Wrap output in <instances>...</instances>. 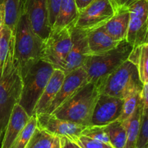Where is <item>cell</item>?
Segmentation results:
<instances>
[{"mask_svg":"<svg viewBox=\"0 0 148 148\" xmlns=\"http://www.w3.org/2000/svg\"><path fill=\"white\" fill-rule=\"evenodd\" d=\"M56 148H61V147H60V145H59V147H56Z\"/></svg>","mask_w":148,"mask_h":148,"instance_id":"f35d334b","label":"cell"},{"mask_svg":"<svg viewBox=\"0 0 148 148\" xmlns=\"http://www.w3.org/2000/svg\"><path fill=\"white\" fill-rule=\"evenodd\" d=\"M79 15L75 0H62L52 29H62L75 25Z\"/></svg>","mask_w":148,"mask_h":148,"instance_id":"d6986e66","label":"cell"},{"mask_svg":"<svg viewBox=\"0 0 148 148\" xmlns=\"http://www.w3.org/2000/svg\"><path fill=\"white\" fill-rule=\"evenodd\" d=\"M4 7H3L2 3L0 2V29L1 26L4 24Z\"/></svg>","mask_w":148,"mask_h":148,"instance_id":"d590c367","label":"cell"},{"mask_svg":"<svg viewBox=\"0 0 148 148\" xmlns=\"http://www.w3.org/2000/svg\"><path fill=\"white\" fill-rule=\"evenodd\" d=\"M130 21V11L128 8L118 10L114 16L103 25L107 33L115 40H126Z\"/></svg>","mask_w":148,"mask_h":148,"instance_id":"ac0fdd59","label":"cell"},{"mask_svg":"<svg viewBox=\"0 0 148 148\" xmlns=\"http://www.w3.org/2000/svg\"><path fill=\"white\" fill-rule=\"evenodd\" d=\"M93 1H95V0H75L79 12L83 10L84 8H85L87 6L89 5Z\"/></svg>","mask_w":148,"mask_h":148,"instance_id":"e575fe53","label":"cell"},{"mask_svg":"<svg viewBox=\"0 0 148 148\" xmlns=\"http://www.w3.org/2000/svg\"><path fill=\"white\" fill-rule=\"evenodd\" d=\"M82 148H114L102 142L93 140L85 135H79L75 140Z\"/></svg>","mask_w":148,"mask_h":148,"instance_id":"f546056e","label":"cell"},{"mask_svg":"<svg viewBox=\"0 0 148 148\" xmlns=\"http://www.w3.org/2000/svg\"><path fill=\"white\" fill-rule=\"evenodd\" d=\"M22 77L14 62V46L0 69V147L13 108L18 103Z\"/></svg>","mask_w":148,"mask_h":148,"instance_id":"7a4b0ae2","label":"cell"},{"mask_svg":"<svg viewBox=\"0 0 148 148\" xmlns=\"http://www.w3.org/2000/svg\"><path fill=\"white\" fill-rule=\"evenodd\" d=\"M4 12V24L14 33L18 19L22 12L23 0H0Z\"/></svg>","mask_w":148,"mask_h":148,"instance_id":"603a6c76","label":"cell"},{"mask_svg":"<svg viewBox=\"0 0 148 148\" xmlns=\"http://www.w3.org/2000/svg\"><path fill=\"white\" fill-rule=\"evenodd\" d=\"M60 145V138L37 127L25 148H56Z\"/></svg>","mask_w":148,"mask_h":148,"instance_id":"7402d4cb","label":"cell"},{"mask_svg":"<svg viewBox=\"0 0 148 148\" xmlns=\"http://www.w3.org/2000/svg\"><path fill=\"white\" fill-rule=\"evenodd\" d=\"M71 47L70 27L52 29L44 41L40 59L51 64L54 69H63Z\"/></svg>","mask_w":148,"mask_h":148,"instance_id":"52a82bcc","label":"cell"},{"mask_svg":"<svg viewBox=\"0 0 148 148\" xmlns=\"http://www.w3.org/2000/svg\"><path fill=\"white\" fill-rule=\"evenodd\" d=\"M44 40L35 33L22 10L14 32V62L21 77L40 60Z\"/></svg>","mask_w":148,"mask_h":148,"instance_id":"6da1fadb","label":"cell"},{"mask_svg":"<svg viewBox=\"0 0 148 148\" xmlns=\"http://www.w3.org/2000/svg\"><path fill=\"white\" fill-rule=\"evenodd\" d=\"M146 43H148V19H147V38H146Z\"/></svg>","mask_w":148,"mask_h":148,"instance_id":"8d00e7d4","label":"cell"},{"mask_svg":"<svg viewBox=\"0 0 148 148\" xmlns=\"http://www.w3.org/2000/svg\"><path fill=\"white\" fill-rule=\"evenodd\" d=\"M115 13L111 0H95L79 12L74 26L89 31L103 26Z\"/></svg>","mask_w":148,"mask_h":148,"instance_id":"ba28073f","label":"cell"},{"mask_svg":"<svg viewBox=\"0 0 148 148\" xmlns=\"http://www.w3.org/2000/svg\"><path fill=\"white\" fill-rule=\"evenodd\" d=\"M65 74L62 69H53L51 76L36 104L33 115H38L46 113L51 103L59 92Z\"/></svg>","mask_w":148,"mask_h":148,"instance_id":"2e32d148","label":"cell"},{"mask_svg":"<svg viewBox=\"0 0 148 148\" xmlns=\"http://www.w3.org/2000/svg\"><path fill=\"white\" fill-rule=\"evenodd\" d=\"M100 94L97 84L88 82L51 114L61 119L89 127Z\"/></svg>","mask_w":148,"mask_h":148,"instance_id":"3957f363","label":"cell"},{"mask_svg":"<svg viewBox=\"0 0 148 148\" xmlns=\"http://www.w3.org/2000/svg\"><path fill=\"white\" fill-rule=\"evenodd\" d=\"M81 134L93 139V140L102 142L112 147L108 134H107L104 127H98V126L86 127L82 130Z\"/></svg>","mask_w":148,"mask_h":148,"instance_id":"83f0119b","label":"cell"},{"mask_svg":"<svg viewBox=\"0 0 148 148\" xmlns=\"http://www.w3.org/2000/svg\"><path fill=\"white\" fill-rule=\"evenodd\" d=\"M30 118V116L21 106L18 103L14 106L7 123L0 148H10L12 147L19 133L25 127Z\"/></svg>","mask_w":148,"mask_h":148,"instance_id":"9a60e30c","label":"cell"},{"mask_svg":"<svg viewBox=\"0 0 148 148\" xmlns=\"http://www.w3.org/2000/svg\"><path fill=\"white\" fill-rule=\"evenodd\" d=\"M22 10L35 33L45 41L52 30L47 0H23Z\"/></svg>","mask_w":148,"mask_h":148,"instance_id":"30bf717a","label":"cell"},{"mask_svg":"<svg viewBox=\"0 0 148 148\" xmlns=\"http://www.w3.org/2000/svg\"><path fill=\"white\" fill-rule=\"evenodd\" d=\"M148 144V107L143 108L140 133L136 148H145Z\"/></svg>","mask_w":148,"mask_h":148,"instance_id":"f1b7e54d","label":"cell"},{"mask_svg":"<svg viewBox=\"0 0 148 148\" xmlns=\"http://www.w3.org/2000/svg\"><path fill=\"white\" fill-rule=\"evenodd\" d=\"M143 111V105L141 102L134 112L128 119H127L125 121H121L125 127L127 132V143L125 148H136L140 133Z\"/></svg>","mask_w":148,"mask_h":148,"instance_id":"ffe728a7","label":"cell"},{"mask_svg":"<svg viewBox=\"0 0 148 148\" xmlns=\"http://www.w3.org/2000/svg\"><path fill=\"white\" fill-rule=\"evenodd\" d=\"M72 47L66 56L64 66L62 70L65 75L83 67L90 54L88 41V30L77 28L75 26L70 27Z\"/></svg>","mask_w":148,"mask_h":148,"instance_id":"8fae6325","label":"cell"},{"mask_svg":"<svg viewBox=\"0 0 148 148\" xmlns=\"http://www.w3.org/2000/svg\"><path fill=\"white\" fill-rule=\"evenodd\" d=\"M128 9L130 21L126 40L134 48L146 43L148 0H137Z\"/></svg>","mask_w":148,"mask_h":148,"instance_id":"9c48e42d","label":"cell"},{"mask_svg":"<svg viewBox=\"0 0 148 148\" xmlns=\"http://www.w3.org/2000/svg\"><path fill=\"white\" fill-rule=\"evenodd\" d=\"M124 99L100 94L96 101L90 126L104 127L119 119Z\"/></svg>","mask_w":148,"mask_h":148,"instance_id":"7c38bea8","label":"cell"},{"mask_svg":"<svg viewBox=\"0 0 148 148\" xmlns=\"http://www.w3.org/2000/svg\"><path fill=\"white\" fill-rule=\"evenodd\" d=\"M53 66L40 60L32 65L22 77V90L18 104L30 116L34 114L36 106L53 72Z\"/></svg>","mask_w":148,"mask_h":148,"instance_id":"5b68a950","label":"cell"},{"mask_svg":"<svg viewBox=\"0 0 148 148\" xmlns=\"http://www.w3.org/2000/svg\"><path fill=\"white\" fill-rule=\"evenodd\" d=\"M62 1V0H47L49 21H50L51 25V27H53V24L55 23Z\"/></svg>","mask_w":148,"mask_h":148,"instance_id":"4dcf8cb0","label":"cell"},{"mask_svg":"<svg viewBox=\"0 0 148 148\" xmlns=\"http://www.w3.org/2000/svg\"><path fill=\"white\" fill-rule=\"evenodd\" d=\"M13 46L14 33L4 23L0 29V69H3L7 56Z\"/></svg>","mask_w":148,"mask_h":148,"instance_id":"d4e9b609","label":"cell"},{"mask_svg":"<svg viewBox=\"0 0 148 148\" xmlns=\"http://www.w3.org/2000/svg\"><path fill=\"white\" fill-rule=\"evenodd\" d=\"M141 100L143 108L148 107V82L143 83V89L141 91Z\"/></svg>","mask_w":148,"mask_h":148,"instance_id":"836d02e7","label":"cell"},{"mask_svg":"<svg viewBox=\"0 0 148 148\" xmlns=\"http://www.w3.org/2000/svg\"><path fill=\"white\" fill-rule=\"evenodd\" d=\"M145 148H148V144L147 145V146H146V147H145Z\"/></svg>","mask_w":148,"mask_h":148,"instance_id":"74e56055","label":"cell"},{"mask_svg":"<svg viewBox=\"0 0 148 148\" xmlns=\"http://www.w3.org/2000/svg\"><path fill=\"white\" fill-rule=\"evenodd\" d=\"M97 85L101 94L124 99L134 92H141L143 83L137 66L127 60Z\"/></svg>","mask_w":148,"mask_h":148,"instance_id":"8992f818","label":"cell"},{"mask_svg":"<svg viewBox=\"0 0 148 148\" xmlns=\"http://www.w3.org/2000/svg\"><path fill=\"white\" fill-rule=\"evenodd\" d=\"M88 41L90 55L100 54L111 50L121 42L114 40L103 26L88 31Z\"/></svg>","mask_w":148,"mask_h":148,"instance_id":"e0dca14e","label":"cell"},{"mask_svg":"<svg viewBox=\"0 0 148 148\" xmlns=\"http://www.w3.org/2000/svg\"><path fill=\"white\" fill-rule=\"evenodd\" d=\"M133 48L127 40H124L111 50L88 56L82 67L86 71L88 82L97 85L101 83L128 60Z\"/></svg>","mask_w":148,"mask_h":148,"instance_id":"277c9868","label":"cell"},{"mask_svg":"<svg viewBox=\"0 0 148 148\" xmlns=\"http://www.w3.org/2000/svg\"><path fill=\"white\" fill-rule=\"evenodd\" d=\"M108 134L111 145L114 148H125L127 143V132L121 121H117L104 126Z\"/></svg>","mask_w":148,"mask_h":148,"instance_id":"cb8c5ba5","label":"cell"},{"mask_svg":"<svg viewBox=\"0 0 148 148\" xmlns=\"http://www.w3.org/2000/svg\"><path fill=\"white\" fill-rule=\"evenodd\" d=\"M137 0H111L116 12L118 10L123 8H128L132 3Z\"/></svg>","mask_w":148,"mask_h":148,"instance_id":"1f68e13d","label":"cell"},{"mask_svg":"<svg viewBox=\"0 0 148 148\" xmlns=\"http://www.w3.org/2000/svg\"><path fill=\"white\" fill-rule=\"evenodd\" d=\"M129 61L134 63L138 69L140 80L143 83L148 82V43L133 48Z\"/></svg>","mask_w":148,"mask_h":148,"instance_id":"44dd1931","label":"cell"},{"mask_svg":"<svg viewBox=\"0 0 148 148\" xmlns=\"http://www.w3.org/2000/svg\"><path fill=\"white\" fill-rule=\"evenodd\" d=\"M141 102V92H134L124 98L122 111L119 121H124L128 119L134 112Z\"/></svg>","mask_w":148,"mask_h":148,"instance_id":"4316f807","label":"cell"},{"mask_svg":"<svg viewBox=\"0 0 148 148\" xmlns=\"http://www.w3.org/2000/svg\"><path fill=\"white\" fill-rule=\"evenodd\" d=\"M36 116L38 127L46 130L59 138L65 137L75 140L81 135L82 130L86 127L80 124L61 119L53 114L47 113Z\"/></svg>","mask_w":148,"mask_h":148,"instance_id":"4fadbf2b","label":"cell"},{"mask_svg":"<svg viewBox=\"0 0 148 148\" xmlns=\"http://www.w3.org/2000/svg\"><path fill=\"white\" fill-rule=\"evenodd\" d=\"M38 127L37 118L36 115L30 116L28 122L23 128V130L19 133L17 138L13 143L10 148H25L27 145L28 142L31 139L32 136L34 134L36 128Z\"/></svg>","mask_w":148,"mask_h":148,"instance_id":"484cf974","label":"cell"},{"mask_svg":"<svg viewBox=\"0 0 148 148\" xmlns=\"http://www.w3.org/2000/svg\"><path fill=\"white\" fill-rule=\"evenodd\" d=\"M88 82V75L82 67L65 75L63 82L59 92L51 103L46 113L52 114L66 100L72 97L81 87Z\"/></svg>","mask_w":148,"mask_h":148,"instance_id":"5bb4252c","label":"cell"},{"mask_svg":"<svg viewBox=\"0 0 148 148\" xmlns=\"http://www.w3.org/2000/svg\"><path fill=\"white\" fill-rule=\"evenodd\" d=\"M61 148H82L76 141L67 137H60Z\"/></svg>","mask_w":148,"mask_h":148,"instance_id":"d6a6232c","label":"cell"}]
</instances>
